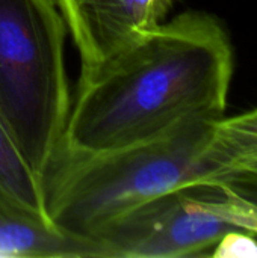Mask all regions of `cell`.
I'll return each mask as SVG.
<instances>
[{
	"instance_id": "obj_6",
	"label": "cell",
	"mask_w": 257,
	"mask_h": 258,
	"mask_svg": "<svg viewBox=\"0 0 257 258\" xmlns=\"http://www.w3.org/2000/svg\"><path fill=\"white\" fill-rule=\"evenodd\" d=\"M0 213L41 228L55 230L47 210L44 180L32 169L2 122Z\"/></svg>"
},
{
	"instance_id": "obj_8",
	"label": "cell",
	"mask_w": 257,
	"mask_h": 258,
	"mask_svg": "<svg viewBox=\"0 0 257 258\" xmlns=\"http://www.w3.org/2000/svg\"><path fill=\"white\" fill-rule=\"evenodd\" d=\"M103 258L100 248L0 213V258Z\"/></svg>"
},
{
	"instance_id": "obj_2",
	"label": "cell",
	"mask_w": 257,
	"mask_h": 258,
	"mask_svg": "<svg viewBox=\"0 0 257 258\" xmlns=\"http://www.w3.org/2000/svg\"><path fill=\"white\" fill-rule=\"evenodd\" d=\"M217 121H192L111 153L56 156L44 177L55 230L95 243L112 221L155 197L192 184H230L209 156Z\"/></svg>"
},
{
	"instance_id": "obj_3",
	"label": "cell",
	"mask_w": 257,
	"mask_h": 258,
	"mask_svg": "<svg viewBox=\"0 0 257 258\" xmlns=\"http://www.w3.org/2000/svg\"><path fill=\"white\" fill-rule=\"evenodd\" d=\"M64 36L53 0H0V122L42 180L70 113Z\"/></svg>"
},
{
	"instance_id": "obj_7",
	"label": "cell",
	"mask_w": 257,
	"mask_h": 258,
	"mask_svg": "<svg viewBox=\"0 0 257 258\" xmlns=\"http://www.w3.org/2000/svg\"><path fill=\"white\" fill-rule=\"evenodd\" d=\"M209 156L230 184L257 181V109L214 124Z\"/></svg>"
},
{
	"instance_id": "obj_5",
	"label": "cell",
	"mask_w": 257,
	"mask_h": 258,
	"mask_svg": "<svg viewBox=\"0 0 257 258\" xmlns=\"http://www.w3.org/2000/svg\"><path fill=\"white\" fill-rule=\"evenodd\" d=\"M77 45L82 68L94 67L159 26L174 0H55Z\"/></svg>"
},
{
	"instance_id": "obj_9",
	"label": "cell",
	"mask_w": 257,
	"mask_h": 258,
	"mask_svg": "<svg viewBox=\"0 0 257 258\" xmlns=\"http://www.w3.org/2000/svg\"><path fill=\"white\" fill-rule=\"evenodd\" d=\"M215 257H257V243L248 233L232 231L215 246Z\"/></svg>"
},
{
	"instance_id": "obj_4",
	"label": "cell",
	"mask_w": 257,
	"mask_h": 258,
	"mask_svg": "<svg viewBox=\"0 0 257 258\" xmlns=\"http://www.w3.org/2000/svg\"><path fill=\"white\" fill-rule=\"evenodd\" d=\"M220 184H192L126 212L94 239L103 258H179L206 254L239 231L215 209Z\"/></svg>"
},
{
	"instance_id": "obj_1",
	"label": "cell",
	"mask_w": 257,
	"mask_h": 258,
	"mask_svg": "<svg viewBox=\"0 0 257 258\" xmlns=\"http://www.w3.org/2000/svg\"><path fill=\"white\" fill-rule=\"evenodd\" d=\"M232 74V44L215 17L189 11L162 21L82 68L58 156L111 153L192 121L221 119Z\"/></svg>"
}]
</instances>
